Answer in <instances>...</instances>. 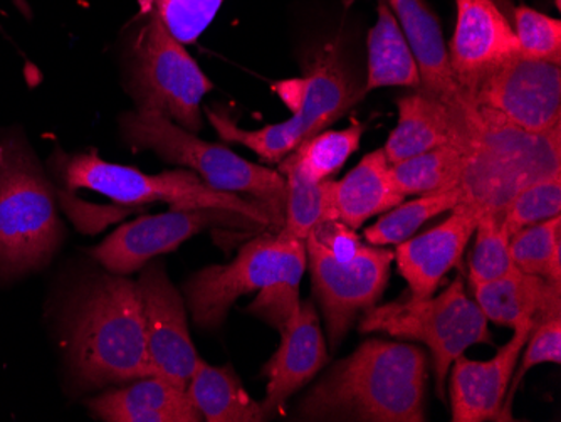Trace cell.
<instances>
[{
	"instance_id": "cell-1",
	"label": "cell",
	"mask_w": 561,
	"mask_h": 422,
	"mask_svg": "<svg viewBox=\"0 0 561 422\" xmlns=\"http://www.w3.org/2000/svg\"><path fill=\"white\" fill-rule=\"evenodd\" d=\"M56 339L69 379L81 389L156 376L137 283L126 276L91 273L66 289L56 308Z\"/></svg>"
},
{
	"instance_id": "cell-2",
	"label": "cell",
	"mask_w": 561,
	"mask_h": 422,
	"mask_svg": "<svg viewBox=\"0 0 561 422\" xmlns=\"http://www.w3.org/2000/svg\"><path fill=\"white\" fill-rule=\"evenodd\" d=\"M428 357L412 343L368 339L299 401L298 421L424 422Z\"/></svg>"
},
{
	"instance_id": "cell-3",
	"label": "cell",
	"mask_w": 561,
	"mask_h": 422,
	"mask_svg": "<svg viewBox=\"0 0 561 422\" xmlns=\"http://www.w3.org/2000/svg\"><path fill=\"white\" fill-rule=\"evenodd\" d=\"M0 162V285L49 266L65 241L58 189L22 137L2 138Z\"/></svg>"
},
{
	"instance_id": "cell-4",
	"label": "cell",
	"mask_w": 561,
	"mask_h": 422,
	"mask_svg": "<svg viewBox=\"0 0 561 422\" xmlns=\"http://www.w3.org/2000/svg\"><path fill=\"white\" fill-rule=\"evenodd\" d=\"M305 246L314 300L323 313L331 351H336L358 315L380 301L396 254L368 244L355 229L331 217L321 220Z\"/></svg>"
},
{
	"instance_id": "cell-5",
	"label": "cell",
	"mask_w": 561,
	"mask_h": 422,
	"mask_svg": "<svg viewBox=\"0 0 561 422\" xmlns=\"http://www.w3.org/2000/svg\"><path fill=\"white\" fill-rule=\"evenodd\" d=\"M561 170V125L531 134L479 112L462 148L461 204L503 214L523 189Z\"/></svg>"
},
{
	"instance_id": "cell-6",
	"label": "cell",
	"mask_w": 561,
	"mask_h": 422,
	"mask_svg": "<svg viewBox=\"0 0 561 422\" xmlns=\"http://www.w3.org/2000/svg\"><path fill=\"white\" fill-rule=\"evenodd\" d=\"M119 132L126 144L192 170L216 191L254 201L273 216L277 229L283 226L286 181L279 170L249 162L229 147L202 140L156 112L125 113L119 118Z\"/></svg>"
},
{
	"instance_id": "cell-7",
	"label": "cell",
	"mask_w": 561,
	"mask_h": 422,
	"mask_svg": "<svg viewBox=\"0 0 561 422\" xmlns=\"http://www.w3.org/2000/svg\"><path fill=\"white\" fill-rule=\"evenodd\" d=\"M291 110V118L257 130H244L226 110L206 106L207 119L227 144H238L260 156L264 163H279L296 148L350 112L364 91H356L333 53H323L308 66L305 77L279 81L274 87Z\"/></svg>"
},
{
	"instance_id": "cell-8",
	"label": "cell",
	"mask_w": 561,
	"mask_h": 422,
	"mask_svg": "<svg viewBox=\"0 0 561 422\" xmlns=\"http://www.w3.org/2000/svg\"><path fill=\"white\" fill-rule=\"evenodd\" d=\"M50 163L65 191L90 189L122 206L165 203L172 209L227 210L249 217L261 228L279 231L263 206L241 195L216 191L192 170H167L150 175L134 167L106 162L96 152L76 156L56 152L50 157Z\"/></svg>"
},
{
	"instance_id": "cell-9",
	"label": "cell",
	"mask_w": 561,
	"mask_h": 422,
	"mask_svg": "<svg viewBox=\"0 0 561 422\" xmlns=\"http://www.w3.org/2000/svg\"><path fill=\"white\" fill-rule=\"evenodd\" d=\"M360 333H386L393 339L414 340L427 346L436 396L446 399L447 376L457 357L469 346L493 343L490 321L474 298L468 295L465 280L457 276L437 296L399 298L375 305L365 311Z\"/></svg>"
},
{
	"instance_id": "cell-10",
	"label": "cell",
	"mask_w": 561,
	"mask_h": 422,
	"mask_svg": "<svg viewBox=\"0 0 561 422\" xmlns=\"http://www.w3.org/2000/svg\"><path fill=\"white\" fill-rule=\"evenodd\" d=\"M128 83L137 110L160 113L192 134L204 128L202 102L214 83L150 5L131 43Z\"/></svg>"
},
{
	"instance_id": "cell-11",
	"label": "cell",
	"mask_w": 561,
	"mask_h": 422,
	"mask_svg": "<svg viewBox=\"0 0 561 422\" xmlns=\"http://www.w3.org/2000/svg\"><path fill=\"white\" fill-rule=\"evenodd\" d=\"M305 271V241L266 232L245 242L231 263L192 275L184 285L185 305L198 329L217 330L238 298L276 283L301 282Z\"/></svg>"
},
{
	"instance_id": "cell-12",
	"label": "cell",
	"mask_w": 561,
	"mask_h": 422,
	"mask_svg": "<svg viewBox=\"0 0 561 422\" xmlns=\"http://www.w3.org/2000/svg\"><path fill=\"white\" fill-rule=\"evenodd\" d=\"M472 105L531 134L561 125V66L518 55L491 72Z\"/></svg>"
},
{
	"instance_id": "cell-13",
	"label": "cell",
	"mask_w": 561,
	"mask_h": 422,
	"mask_svg": "<svg viewBox=\"0 0 561 422\" xmlns=\"http://www.w3.org/2000/svg\"><path fill=\"white\" fill-rule=\"evenodd\" d=\"M219 226L261 228L249 217L227 210L172 209L122 226L90 253L110 273L128 276L148 261L172 253L198 232Z\"/></svg>"
},
{
	"instance_id": "cell-14",
	"label": "cell",
	"mask_w": 561,
	"mask_h": 422,
	"mask_svg": "<svg viewBox=\"0 0 561 422\" xmlns=\"http://www.w3.org/2000/svg\"><path fill=\"white\" fill-rule=\"evenodd\" d=\"M145 343L156 376L187 390L198 362L188 330L187 305L167 275L165 264L151 260L137 282Z\"/></svg>"
},
{
	"instance_id": "cell-15",
	"label": "cell",
	"mask_w": 561,
	"mask_h": 422,
	"mask_svg": "<svg viewBox=\"0 0 561 422\" xmlns=\"http://www.w3.org/2000/svg\"><path fill=\"white\" fill-rule=\"evenodd\" d=\"M456 27L449 46L454 77L472 103L482 81L519 55L512 22L493 0H454ZM474 106V105H472Z\"/></svg>"
},
{
	"instance_id": "cell-16",
	"label": "cell",
	"mask_w": 561,
	"mask_h": 422,
	"mask_svg": "<svg viewBox=\"0 0 561 422\" xmlns=\"http://www.w3.org/2000/svg\"><path fill=\"white\" fill-rule=\"evenodd\" d=\"M531 321L513 327L512 339L490 361H471L465 354L449 368L450 418L454 422L497 421Z\"/></svg>"
},
{
	"instance_id": "cell-17",
	"label": "cell",
	"mask_w": 561,
	"mask_h": 422,
	"mask_svg": "<svg viewBox=\"0 0 561 422\" xmlns=\"http://www.w3.org/2000/svg\"><path fill=\"white\" fill-rule=\"evenodd\" d=\"M279 333L276 354L263 368L267 386L261 404L270 419L280 414L286 402L328 364L327 339L313 300L299 301L298 311Z\"/></svg>"
},
{
	"instance_id": "cell-18",
	"label": "cell",
	"mask_w": 561,
	"mask_h": 422,
	"mask_svg": "<svg viewBox=\"0 0 561 422\" xmlns=\"http://www.w3.org/2000/svg\"><path fill=\"white\" fill-rule=\"evenodd\" d=\"M449 217L436 228L412 236L396 246L397 271L405 280L411 295L432 296L439 288L444 276L461 263L466 248L474 236L481 213L457 204Z\"/></svg>"
},
{
	"instance_id": "cell-19",
	"label": "cell",
	"mask_w": 561,
	"mask_h": 422,
	"mask_svg": "<svg viewBox=\"0 0 561 422\" xmlns=\"http://www.w3.org/2000/svg\"><path fill=\"white\" fill-rule=\"evenodd\" d=\"M405 34L421 75V88L425 93L439 98L469 127L478 118L472 106L454 77L449 49L444 41L439 19L425 4V0H387Z\"/></svg>"
},
{
	"instance_id": "cell-20",
	"label": "cell",
	"mask_w": 561,
	"mask_h": 422,
	"mask_svg": "<svg viewBox=\"0 0 561 422\" xmlns=\"http://www.w3.org/2000/svg\"><path fill=\"white\" fill-rule=\"evenodd\" d=\"M399 122L387 138L386 152L389 163H397L419 153L436 148H465L471 128L462 122L453 109L440 102L439 98L415 90L397 100Z\"/></svg>"
},
{
	"instance_id": "cell-21",
	"label": "cell",
	"mask_w": 561,
	"mask_h": 422,
	"mask_svg": "<svg viewBox=\"0 0 561 422\" xmlns=\"http://www.w3.org/2000/svg\"><path fill=\"white\" fill-rule=\"evenodd\" d=\"M93 418L105 422H201L187 390L159 376L141 377L88 401Z\"/></svg>"
},
{
	"instance_id": "cell-22",
	"label": "cell",
	"mask_w": 561,
	"mask_h": 422,
	"mask_svg": "<svg viewBox=\"0 0 561 422\" xmlns=\"http://www.w3.org/2000/svg\"><path fill=\"white\" fill-rule=\"evenodd\" d=\"M476 304L488 321L515 327L561 318V283L516 270L494 282L472 286Z\"/></svg>"
},
{
	"instance_id": "cell-23",
	"label": "cell",
	"mask_w": 561,
	"mask_h": 422,
	"mask_svg": "<svg viewBox=\"0 0 561 422\" xmlns=\"http://www.w3.org/2000/svg\"><path fill=\"white\" fill-rule=\"evenodd\" d=\"M328 197L331 216L355 231L371 217L386 214L405 201L390 179V163L383 148L367 153L340 181H328Z\"/></svg>"
},
{
	"instance_id": "cell-24",
	"label": "cell",
	"mask_w": 561,
	"mask_h": 422,
	"mask_svg": "<svg viewBox=\"0 0 561 422\" xmlns=\"http://www.w3.org/2000/svg\"><path fill=\"white\" fill-rule=\"evenodd\" d=\"M187 394L202 415V421H270L263 404L249 396L231 365L216 367L198 358L188 380Z\"/></svg>"
},
{
	"instance_id": "cell-25",
	"label": "cell",
	"mask_w": 561,
	"mask_h": 422,
	"mask_svg": "<svg viewBox=\"0 0 561 422\" xmlns=\"http://www.w3.org/2000/svg\"><path fill=\"white\" fill-rule=\"evenodd\" d=\"M377 22L368 33V75L364 94L380 88H421L417 62L387 0H377Z\"/></svg>"
},
{
	"instance_id": "cell-26",
	"label": "cell",
	"mask_w": 561,
	"mask_h": 422,
	"mask_svg": "<svg viewBox=\"0 0 561 422\" xmlns=\"http://www.w3.org/2000/svg\"><path fill=\"white\" fill-rule=\"evenodd\" d=\"M461 148L447 145L390 163V179L400 194L419 197L457 189L461 181Z\"/></svg>"
},
{
	"instance_id": "cell-27",
	"label": "cell",
	"mask_w": 561,
	"mask_h": 422,
	"mask_svg": "<svg viewBox=\"0 0 561 422\" xmlns=\"http://www.w3.org/2000/svg\"><path fill=\"white\" fill-rule=\"evenodd\" d=\"M461 191L439 192V194L419 195L414 201H403L393 209L387 210L380 219L364 231V241L368 244L389 246L402 244L407 239L434 217L449 213L457 204H461Z\"/></svg>"
},
{
	"instance_id": "cell-28",
	"label": "cell",
	"mask_w": 561,
	"mask_h": 422,
	"mask_svg": "<svg viewBox=\"0 0 561 422\" xmlns=\"http://www.w3.org/2000/svg\"><path fill=\"white\" fill-rule=\"evenodd\" d=\"M277 170L286 181L285 220L279 232L286 238L306 241L321 220L335 219L331 216L328 181H310L286 159L277 163Z\"/></svg>"
},
{
	"instance_id": "cell-29",
	"label": "cell",
	"mask_w": 561,
	"mask_h": 422,
	"mask_svg": "<svg viewBox=\"0 0 561 422\" xmlns=\"http://www.w3.org/2000/svg\"><path fill=\"white\" fill-rule=\"evenodd\" d=\"M365 123L355 122L343 130H323L302 141L286 160L313 182L331 181L350 157L360 148Z\"/></svg>"
},
{
	"instance_id": "cell-30",
	"label": "cell",
	"mask_w": 561,
	"mask_h": 422,
	"mask_svg": "<svg viewBox=\"0 0 561 422\" xmlns=\"http://www.w3.org/2000/svg\"><path fill=\"white\" fill-rule=\"evenodd\" d=\"M510 250L518 270L561 283L560 216L510 236Z\"/></svg>"
},
{
	"instance_id": "cell-31",
	"label": "cell",
	"mask_w": 561,
	"mask_h": 422,
	"mask_svg": "<svg viewBox=\"0 0 561 422\" xmlns=\"http://www.w3.org/2000/svg\"><path fill=\"white\" fill-rule=\"evenodd\" d=\"M474 236L468 271L471 288L503 278L518 270L512 258L510 235L504 228L501 214H481Z\"/></svg>"
},
{
	"instance_id": "cell-32",
	"label": "cell",
	"mask_w": 561,
	"mask_h": 422,
	"mask_svg": "<svg viewBox=\"0 0 561 422\" xmlns=\"http://www.w3.org/2000/svg\"><path fill=\"white\" fill-rule=\"evenodd\" d=\"M561 210V170L548 178L523 189L513 197L503 210V225L507 235H515L519 229L540 225L545 220L560 216Z\"/></svg>"
},
{
	"instance_id": "cell-33",
	"label": "cell",
	"mask_w": 561,
	"mask_h": 422,
	"mask_svg": "<svg viewBox=\"0 0 561 422\" xmlns=\"http://www.w3.org/2000/svg\"><path fill=\"white\" fill-rule=\"evenodd\" d=\"M523 351H525L522 352L523 361L516 364L515 374L510 383V389H507L497 421H515V415H513L515 397L522 387L523 379L528 376L531 368L541 364H561V318L538 323L529 333Z\"/></svg>"
},
{
	"instance_id": "cell-34",
	"label": "cell",
	"mask_w": 561,
	"mask_h": 422,
	"mask_svg": "<svg viewBox=\"0 0 561 422\" xmlns=\"http://www.w3.org/2000/svg\"><path fill=\"white\" fill-rule=\"evenodd\" d=\"M519 55L561 65V21L537 9L518 5L513 11Z\"/></svg>"
},
{
	"instance_id": "cell-35",
	"label": "cell",
	"mask_w": 561,
	"mask_h": 422,
	"mask_svg": "<svg viewBox=\"0 0 561 422\" xmlns=\"http://www.w3.org/2000/svg\"><path fill=\"white\" fill-rule=\"evenodd\" d=\"M226 0H147V5L159 12L165 26L176 39L197 43L209 30Z\"/></svg>"
},
{
	"instance_id": "cell-36",
	"label": "cell",
	"mask_w": 561,
	"mask_h": 422,
	"mask_svg": "<svg viewBox=\"0 0 561 422\" xmlns=\"http://www.w3.org/2000/svg\"><path fill=\"white\" fill-rule=\"evenodd\" d=\"M299 283L301 282L276 283L261 289L256 300L249 305L248 313L254 315L279 332L298 311Z\"/></svg>"
},
{
	"instance_id": "cell-37",
	"label": "cell",
	"mask_w": 561,
	"mask_h": 422,
	"mask_svg": "<svg viewBox=\"0 0 561 422\" xmlns=\"http://www.w3.org/2000/svg\"><path fill=\"white\" fill-rule=\"evenodd\" d=\"M2 156H4V147H2V140H0V162H2Z\"/></svg>"
}]
</instances>
